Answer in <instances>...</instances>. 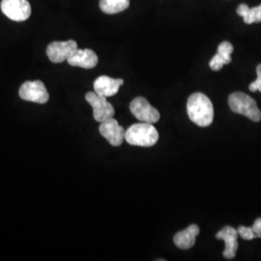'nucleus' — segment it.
<instances>
[{
    "mask_svg": "<svg viewBox=\"0 0 261 261\" xmlns=\"http://www.w3.org/2000/svg\"><path fill=\"white\" fill-rule=\"evenodd\" d=\"M187 112L191 121L199 127H208L214 119V108L203 93L192 94L187 102Z\"/></svg>",
    "mask_w": 261,
    "mask_h": 261,
    "instance_id": "1",
    "label": "nucleus"
},
{
    "mask_svg": "<svg viewBox=\"0 0 261 261\" xmlns=\"http://www.w3.org/2000/svg\"><path fill=\"white\" fill-rule=\"evenodd\" d=\"M158 140V130L151 123L134 124L125 132V140L134 146L151 147L157 143Z\"/></svg>",
    "mask_w": 261,
    "mask_h": 261,
    "instance_id": "2",
    "label": "nucleus"
},
{
    "mask_svg": "<svg viewBox=\"0 0 261 261\" xmlns=\"http://www.w3.org/2000/svg\"><path fill=\"white\" fill-rule=\"evenodd\" d=\"M228 105L235 113L242 114L252 121H260L261 112L251 96L243 92H234L228 98Z\"/></svg>",
    "mask_w": 261,
    "mask_h": 261,
    "instance_id": "3",
    "label": "nucleus"
},
{
    "mask_svg": "<svg viewBox=\"0 0 261 261\" xmlns=\"http://www.w3.org/2000/svg\"><path fill=\"white\" fill-rule=\"evenodd\" d=\"M85 100L93 109V117L96 121L103 122L114 116V108L108 102L107 98L99 94L88 92L85 95Z\"/></svg>",
    "mask_w": 261,
    "mask_h": 261,
    "instance_id": "4",
    "label": "nucleus"
},
{
    "mask_svg": "<svg viewBox=\"0 0 261 261\" xmlns=\"http://www.w3.org/2000/svg\"><path fill=\"white\" fill-rule=\"evenodd\" d=\"M2 13L14 21H24L31 15V6L28 0H2Z\"/></svg>",
    "mask_w": 261,
    "mask_h": 261,
    "instance_id": "5",
    "label": "nucleus"
},
{
    "mask_svg": "<svg viewBox=\"0 0 261 261\" xmlns=\"http://www.w3.org/2000/svg\"><path fill=\"white\" fill-rule=\"evenodd\" d=\"M19 94L22 100L33 103H46L49 99L47 88L41 81L25 82L21 84Z\"/></svg>",
    "mask_w": 261,
    "mask_h": 261,
    "instance_id": "6",
    "label": "nucleus"
},
{
    "mask_svg": "<svg viewBox=\"0 0 261 261\" xmlns=\"http://www.w3.org/2000/svg\"><path fill=\"white\" fill-rule=\"evenodd\" d=\"M130 111L132 114L140 122L155 124L160 119L158 110L152 107L149 102L143 97H138L132 101Z\"/></svg>",
    "mask_w": 261,
    "mask_h": 261,
    "instance_id": "7",
    "label": "nucleus"
},
{
    "mask_svg": "<svg viewBox=\"0 0 261 261\" xmlns=\"http://www.w3.org/2000/svg\"><path fill=\"white\" fill-rule=\"evenodd\" d=\"M77 49V44L74 40L65 42H53L47 47L48 59L53 63H61L67 61Z\"/></svg>",
    "mask_w": 261,
    "mask_h": 261,
    "instance_id": "8",
    "label": "nucleus"
},
{
    "mask_svg": "<svg viewBox=\"0 0 261 261\" xmlns=\"http://www.w3.org/2000/svg\"><path fill=\"white\" fill-rule=\"evenodd\" d=\"M99 132L106 140L112 144V146H119L125 140L124 128L119 125L116 119L113 117L101 122L99 127Z\"/></svg>",
    "mask_w": 261,
    "mask_h": 261,
    "instance_id": "9",
    "label": "nucleus"
},
{
    "mask_svg": "<svg viewBox=\"0 0 261 261\" xmlns=\"http://www.w3.org/2000/svg\"><path fill=\"white\" fill-rule=\"evenodd\" d=\"M238 231L231 226H224L222 230L216 234L218 240H224L225 249L223 255L226 259H232L238 250Z\"/></svg>",
    "mask_w": 261,
    "mask_h": 261,
    "instance_id": "10",
    "label": "nucleus"
},
{
    "mask_svg": "<svg viewBox=\"0 0 261 261\" xmlns=\"http://www.w3.org/2000/svg\"><path fill=\"white\" fill-rule=\"evenodd\" d=\"M124 84L122 79H112L108 75H101L94 82V91L106 98L118 93L119 88Z\"/></svg>",
    "mask_w": 261,
    "mask_h": 261,
    "instance_id": "11",
    "label": "nucleus"
},
{
    "mask_svg": "<svg viewBox=\"0 0 261 261\" xmlns=\"http://www.w3.org/2000/svg\"><path fill=\"white\" fill-rule=\"evenodd\" d=\"M69 65L81 67L84 69H92L98 64V56L92 49H76L67 60Z\"/></svg>",
    "mask_w": 261,
    "mask_h": 261,
    "instance_id": "12",
    "label": "nucleus"
},
{
    "mask_svg": "<svg viewBox=\"0 0 261 261\" xmlns=\"http://www.w3.org/2000/svg\"><path fill=\"white\" fill-rule=\"evenodd\" d=\"M199 234V227L196 224H191L186 229L174 235L173 241L179 249L189 250L196 244V236Z\"/></svg>",
    "mask_w": 261,
    "mask_h": 261,
    "instance_id": "13",
    "label": "nucleus"
},
{
    "mask_svg": "<svg viewBox=\"0 0 261 261\" xmlns=\"http://www.w3.org/2000/svg\"><path fill=\"white\" fill-rule=\"evenodd\" d=\"M99 5L103 13L113 15L128 9L130 6V0H100Z\"/></svg>",
    "mask_w": 261,
    "mask_h": 261,
    "instance_id": "14",
    "label": "nucleus"
},
{
    "mask_svg": "<svg viewBox=\"0 0 261 261\" xmlns=\"http://www.w3.org/2000/svg\"><path fill=\"white\" fill-rule=\"evenodd\" d=\"M237 14L242 17L247 24L261 22V4L253 8H250L247 4H240L237 8Z\"/></svg>",
    "mask_w": 261,
    "mask_h": 261,
    "instance_id": "15",
    "label": "nucleus"
},
{
    "mask_svg": "<svg viewBox=\"0 0 261 261\" xmlns=\"http://www.w3.org/2000/svg\"><path fill=\"white\" fill-rule=\"evenodd\" d=\"M233 53V46L227 41L221 43L218 47V55L223 58L225 64H229L231 62V54Z\"/></svg>",
    "mask_w": 261,
    "mask_h": 261,
    "instance_id": "16",
    "label": "nucleus"
},
{
    "mask_svg": "<svg viewBox=\"0 0 261 261\" xmlns=\"http://www.w3.org/2000/svg\"><path fill=\"white\" fill-rule=\"evenodd\" d=\"M237 231H238L239 236H240L242 239H244V240L250 241V240H252V239H254V238H257L256 235L254 234L253 230H252V226H251V227H246V226L241 225V226L238 227Z\"/></svg>",
    "mask_w": 261,
    "mask_h": 261,
    "instance_id": "17",
    "label": "nucleus"
},
{
    "mask_svg": "<svg viewBox=\"0 0 261 261\" xmlns=\"http://www.w3.org/2000/svg\"><path fill=\"white\" fill-rule=\"evenodd\" d=\"M224 65H226V64H225L224 59L218 54L213 56V58L209 62V66L213 71H220Z\"/></svg>",
    "mask_w": 261,
    "mask_h": 261,
    "instance_id": "18",
    "label": "nucleus"
},
{
    "mask_svg": "<svg viewBox=\"0 0 261 261\" xmlns=\"http://www.w3.org/2000/svg\"><path fill=\"white\" fill-rule=\"evenodd\" d=\"M256 74H257L256 81H254L249 86V88L252 92H255V91H260L261 92V64L256 67Z\"/></svg>",
    "mask_w": 261,
    "mask_h": 261,
    "instance_id": "19",
    "label": "nucleus"
},
{
    "mask_svg": "<svg viewBox=\"0 0 261 261\" xmlns=\"http://www.w3.org/2000/svg\"><path fill=\"white\" fill-rule=\"evenodd\" d=\"M252 230L254 234L256 235L257 238H260L261 237V218H258L254 221V223L252 224Z\"/></svg>",
    "mask_w": 261,
    "mask_h": 261,
    "instance_id": "20",
    "label": "nucleus"
}]
</instances>
